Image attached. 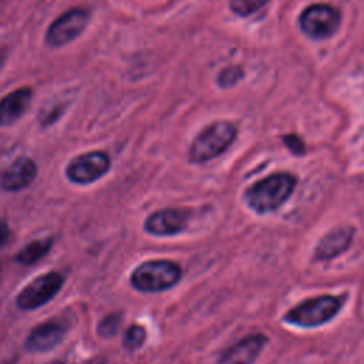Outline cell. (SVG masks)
<instances>
[{"label":"cell","instance_id":"6da1fadb","mask_svg":"<svg viewBox=\"0 0 364 364\" xmlns=\"http://www.w3.org/2000/svg\"><path fill=\"white\" fill-rule=\"evenodd\" d=\"M297 178L289 172H276L253 182L243 193L246 205L256 213L264 215L280 208L293 193Z\"/></svg>","mask_w":364,"mask_h":364},{"label":"cell","instance_id":"7a4b0ae2","mask_svg":"<svg viewBox=\"0 0 364 364\" xmlns=\"http://www.w3.org/2000/svg\"><path fill=\"white\" fill-rule=\"evenodd\" d=\"M181 277L182 269L178 263L168 259H152L132 270L129 284L141 293H159L173 287Z\"/></svg>","mask_w":364,"mask_h":364},{"label":"cell","instance_id":"3957f363","mask_svg":"<svg viewBox=\"0 0 364 364\" xmlns=\"http://www.w3.org/2000/svg\"><path fill=\"white\" fill-rule=\"evenodd\" d=\"M237 134L236 127L230 121H216L203 128L192 141L188 159L191 164H203L215 159L225 152Z\"/></svg>","mask_w":364,"mask_h":364},{"label":"cell","instance_id":"277c9868","mask_svg":"<svg viewBox=\"0 0 364 364\" xmlns=\"http://www.w3.org/2000/svg\"><path fill=\"white\" fill-rule=\"evenodd\" d=\"M343 301L340 297L333 294H321L310 297L296 304L284 314V321L303 328L318 327L333 320L340 311Z\"/></svg>","mask_w":364,"mask_h":364},{"label":"cell","instance_id":"5b68a950","mask_svg":"<svg viewBox=\"0 0 364 364\" xmlns=\"http://www.w3.org/2000/svg\"><path fill=\"white\" fill-rule=\"evenodd\" d=\"M64 276L58 272H48L37 276L27 283L16 297V304L20 310L30 311L47 304L61 290Z\"/></svg>","mask_w":364,"mask_h":364},{"label":"cell","instance_id":"8992f818","mask_svg":"<svg viewBox=\"0 0 364 364\" xmlns=\"http://www.w3.org/2000/svg\"><path fill=\"white\" fill-rule=\"evenodd\" d=\"M340 23V11L333 6L324 3H317L306 7L299 17V26L301 31L313 40H323L331 37L338 30Z\"/></svg>","mask_w":364,"mask_h":364},{"label":"cell","instance_id":"52a82bcc","mask_svg":"<svg viewBox=\"0 0 364 364\" xmlns=\"http://www.w3.org/2000/svg\"><path fill=\"white\" fill-rule=\"evenodd\" d=\"M111 166L109 156L102 151H91L73 158L65 168L67 179L74 185H90L101 179Z\"/></svg>","mask_w":364,"mask_h":364},{"label":"cell","instance_id":"ba28073f","mask_svg":"<svg viewBox=\"0 0 364 364\" xmlns=\"http://www.w3.org/2000/svg\"><path fill=\"white\" fill-rule=\"evenodd\" d=\"M90 14L84 9H71L58 16L47 28L46 43L48 47L58 48L75 40L87 27Z\"/></svg>","mask_w":364,"mask_h":364},{"label":"cell","instance_id":"9c48e42d","mask_svg":"<svg viewBox=\"0 0 364 364\" xmlns=\"http://www.w3.org/2000/svg\"><path fill=\"white\" fill-rule=\"evenodd\" d=\"M68 330L67 321L60 318L47 320L34 327L24 341V347L30 353H46L57 347Z\"/></svg>","mask_w":364,"mask_h":364},{"label":"cell","instance_id":"30bf717a","mask_svg":"<svg viewBox=\"0 0 364 364\" xmlns=\"http://www.w3.org/2000/svg\"><path fill=\"white\" fill-rule=\"evenodd\" d=\"M188 219L189 212L186 209H159L145 219L144 229L154 236H173L186 229Z\"/></svg>","mask_w":364,"mask_h":364},{"label":"cell","instance_id":"8fae6325","mask_svg":"<svg viewBox=\"0 0 364 364\" xmlns=\"http://www.w3.org/2000/svg\"><path fill=\"white\" fill-rule=\"evenodd\" d=\"M353 226H337L324 233L314 247V260L316 262H328L340 255H343L351 245L354 239Z\"/></svg>","mask_w":364,"mask_h":364},{"label":"cell","instance_id":"7c38bea8","mask_svg":"<svg viewBox=\"0 0 364 364\" xmlns=\"http://www.w3.org/2000/svg\"><path fill=\"white\" fill-rule=\"evenodd\" d=\"M267 338L263 334H250L228 347L216 364H253L262 353Z\"/></svg>","mask_w":364,"mask_h":364},{"label":"cell","instance_id":"4fadbf2b","mask_svg":"<svg viewBox=\"0 0 364 364\" xmlns=\"http://www.w3.org/2000/svg\"><path fill=\"white\" fill-rule=\"evenodd\" d=\"M37 176V165L27 156H20L11 162L1 173L0 185L7 192H18L26 189Z\"/></svg>","mask_w":364,"mask_h":364},{"label":"cell","instance_id":"5bb4252c","mask_svg":"<svg viewBox=\"0 0 364 364\" xmlns=\"http://www.w3.org/2000/svg\"><path fill=\"white\" fill-rule=\"evenodd\" d=\"M33 91L28 87L14 90L0 100V127H9L23 117L30 107Z\"/></svg>","mask_w":364,"mask_h":364},{"label":"cell","instance_id":"9a60e30c","mask_svg":"<svg viewBox=\"0 0 364 364\" xmlns=\"http://www.w3.org/2000/svg\"><path fill=\"white\" fill-rule=\"evenodd\" d=\"M53 237H41L27 243L23 249H20L16 255V262L24 266H30L41 260L53 247Z\"/></svg>","mask_w":364,"mask_h":364},{"label":"cell","instance_id":"2e32d148","mask_svg":"<svg viewBox=\"0 0 364 364\" xmlns=\"http://www.w3.org/2000/svg\"><path fill=\"white\" fill-rule=\"evenodd\" d=\"M122 324V314L121 313H111L100 320L97 326V334L102 338L114 337Z\"/></svg>","mask_w":364,"mask_h":364},{"label":"cell","instance_id":"e0dca14e","mask_svg":"<svg viewBox=\"0 0 364 364\" xmlns=\"http://www.w3.org/2000/svg\"><path fill=\"white\" fill-rule=\"evenodd\" d=\"M146 340V330L139 324H131L122 337V346L127 350L139 348Z\"/></svg>","mask_w":364,"mask_h":364},{"label":"cell","instance_id":"ac0fdd59","mask_svg":"<svg viewBox=\"0 0 364 364\" xmlns=\"http://www.w3.org/2000/svg\"><path fill=\"white\" fill-rule=\"evenodd\" d=\"M269 0H229L230 10L237 16H250L262 9Z\"/></svg>","mask_w":364,"mask_h":364},{"label":"cell","instance_id":"d6986e66","mask_svg":"<svg viewBox=\"0 0 364 364\" xmlns=\"http://www.w3.org/2000/svg\"><path fill=\"white\" fill-rule=\"evenodd\" d=\"M283 142L284 145L289 148L290 152H293L294 155H304L306 154V145L303 142V139L294 134H289V135H283Z\"/></svg>","mask_w":364,"mask_h":364},{"label":"cell","instance_id":"ffe728a7","mask_svg":"<svg viewBox=\"0 0 364 364\" xmlns=\"http://www.w3.org/2000/svg\"><path fill=\"white\" fill-rule=\"evenodd\" d=\"M63 112V107L60 105H54L51 109H44L40 114V122L43 127H48L50 124H53Z\"/></svg>","mask_w":364,"mask_h":364},{"label":"cell","instance_id":"44dd1931","mask_svg":"<svg viewBox=\"0 0 364 364\" xmlns=\"http://www.w3.org/2000/svg\"><path fill=\"white\" fill-rule=\"evenodd\" d=\"M240 75H242V71H240V70L229 67V68L223 70V71L219 74V84L223 85V87L232 85Z\"/></svg>","mask_w":364,"mask_h":364},{"label":"cell","instance_id":"7402d4cb","mask_svg":"<svg viewBox=\"0 0 364 364\" xmlns=\"http://www.w3.org/2000/svg\"><path fill=\"white\" fill-rule=\"evenodd\" d=\"M10 237H11L10 226L3 219H0V249H3L9 243Z\"/></svg>","mask_w":364,"mask_h":364},{"label":"cell","instance_id":"603a6c76","mask_svg":"<svg viewBox=\"0 0 364 364\" xmlns=\"http://www.w3.org/2000/svg\"><path fill=\"white\" fill-rule=\"evenodd\" d=\"M81 364H107V361L104 357H92V358L84 360Z\"/></svg>","mask_w":364,"mask_h":364},{"label":"cell","instance_id":"cb8c5ba5","mask_svg":"<svg viewBox=\"0 0 364 364\" xmlns=\"http://www.w3.org/2000/svg\"><path fill=\"white\" fill-rule=\"evenodd\" d=\"M4 63H6V55H4V54H0V71H1L3 65H4Z\"/></svg>","mask_w":364,"mask_h":364},{"label":"cell","instance_id":"d4e9b609","mask_svg":"<svg viewBox=\"0 0 364 364\" xmlns=\"http://www.w3.org/2000/svg\"><path fill=\"white\" fill-rule=\"evenodd\" d=\"M48 364H64L63 361H60V360H54V361H50Z\"/></svg>","mask_w":364,"mask_h":364},{"label":"cell","instance_id":"484cf974","mask_svg":"<svg viewBox=\"0 0 364 364\" xmlns=\"http://www.w3.org/2000/svg\"><path fill=\"white\" fill-rule=\"evenodd\" d=\"M0 273H1V272H0Z\"/></svg>","mask_w":364,"mask_h":364}]
</instances>
